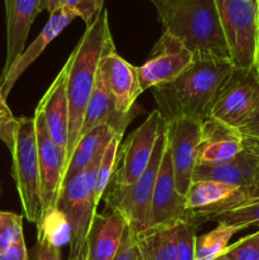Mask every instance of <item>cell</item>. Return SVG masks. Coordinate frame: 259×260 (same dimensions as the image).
<instances>
[{
	"mask_svg": "<svg viewBox=\"0 0 259 260\" xmlns=\"http://www.w3.org/2000/svg\"><path fill=\"white\" fill-rule=\"evenodd\" d=\"M225 255L231 260H259V230L229 245Z\"/></svg>",
	"mask_w": 259,
	"mask_h": 260,
	"instance_id": "4dcf8cb0",
	"label": "cell"
},
{
	"mask_svg": "<svg viewBox=\"0 0 259 260\" xmlns=\"http://www.w3.org/2000/svg\"><path fill=\"white\" fill-rule=\"evenodd\" d=\"M182 221H188L185 198L180 196L175 188L172 157L168 146H165L152 194L149 229L168 228Z\"/></svg>",
	"mask_w": 259,
	"mask_h": 260,
	"instance_id": "5bb4252c",
	"label": "cell"
},
{
	"mask_svg": "<svg viewBox=\"0 0 259 260\" xmlns=\"http://www.w3.org/2000/svg\"><path fill=\"white\" fill-rule=\"evenodd\" d=\"M234 68H255L259 40V0H216Z\"/></svg>",
	"mask_w": 259,
	"mask_h": 260,
	"instance_id": "8992f818",
	"label": "cell"
},
{
	"mask_svg": "<svg viewBox=\"0 0 259 260\" xmlns=\"http://www.w3.org/2000/svg\"><path fill=\"white\" fill-rule=\"evenodd\" d=\"M103 3L104 0H61V7L75 13L88 27L103 10Z\"/></svg>",
	"mask_w": 259,
	"mask_h": 260,
	"instance_id": "1f68e13d",
	"label": "cell"
},
{
	"mask_svg": "<svg viewBox=\"0 0 259 260\" xmlns=\"http://www.w3.org/2000/svg\"><path fill=\"white\" fill-rule=\"evenodd\" d=\"M241 135H249V136H259V109L256 113L251 117L250 121L246 124H244L240 129H239Z\"/></svg>",
	"mask_w": 259,
	"mask_h": 260,
	"instance_id": "8d00e7d4",
	"label": "cell"
},
{
	"mask_svg": "<svg viewBox=\"0 0 259 260\" xmlns=\"http://www.w3.org/2000/svg\"><path fill=\"white\" fill-rule=\"evenodd\" d=\"M36 140H37L38 161L41 174V198L43 212L57 206L58 196L62 188L65 159L58 147L50 139L45 121L38 111H35Z\"/></svg>",
	"mask_w": 259,
	"mask_h": 260,
	"instance_id": "9a60e30c",
	"label": "cell"
},
{
	"mask_svg": "<svg viewBox=\"0 0 259 260\" xmlns=\"http://www.w3.org/2000/svg\"><path fill=\"white\" fill-rule=\"evenodd\" d=\"M122 134H116L107 147L102 154L101 160H99L98 170H96V179H95V197L96 201H101L102 197L106 193L107 187L116 172L117 162H118V151L122 141Z\"/></svg>",
	"mask_w": 259,
	"mask_h": 260,
	"instance_id": "4316f807",
	"label": "cell"
},
{
	"mask_svg": "<svg viewBox=\"0 0 259 260\" xmlns=\"http://www.w3.org/2000/svg\"><path fill=\"white\" fill-rule=\"evenodd\" d=\"M126 228L121 213L112 210L96 212L86 236V260H113Z\"/></svg>",
	"mask_w": 259,
	"mask_h": 260,
	"instance_id": "ffe728a7",
	"label": "cell"
},
{
	"mask_svg": "<svg viewBox=\"0 0 259 260\" xmlns=\"http://www.w3.org/2000/svg\"><path fill=\"white\" fill-rule=\"evenodd\" d=\"M167 146L165 123L157 137L154 152L146 170L135 183L130 185H116L109 183L104 193V210L121 213L126 220L132 235L137 236L150 228V212L157 173L161 165L163 155Z\"/></svg>",
	"mask_w": 259,
	"mask_h": 260,
	"instance_id": "5b68a950",
	"label": "cell"
},
{
	"mask_svg": "<svg viewBox=\"0 0 259 260\" xmlns=\"http://www.w3.org/2000/svg\"><path fill=\"white\" fill-rule=\"evenodd\" d=\"M255 69L259 73V40H258V48H256V58H255Z\"/></svg>",
	"mask_w": 259,
	"mask_h": 260,
	"instance_id": "7bdbcfd3",
	"label": "cell"
},
{
	"mask_svg": "<svg viewBox=\"0 0 259 260\" xmlns=\"http://www.w3.org/2000/svg\"><path fill=\"white\" fill-rule=\"evenodd\" d=\"M10 118H14V116H13L12 111H10V108L8 107L7 99L3 96L2 91H0V119H10Z\"/></svg>",
	"mask_w": 259,
	"mask_h": 260,
	"instance_id": "74e56055",
	"label": "cell"
},
{
	"mask_svg": "<svg viewBox=\"0 0 259 260\" xmlns=\"http://www.w3.org/2000/svg\"><path fill=\"white\" fill-rule=\"evenodd\" d=\"M243 136V147L244 150L255 157L259 167V136H249V135H241ZM259 183V182H258ZM256 183V184H258Z\"/></svg>",
	"mask_w": 259,
	"mask_h": 260,
	"instance_id": "d590c367",
	"label": "cell"
},
{
	"mask_svg": "<svg viewBox=\"0 0 259 260\" xmlns=\"http://www.w3.org/2000/svg\"><path fill=\"white\" fill-rule=\"evenodd\" d=\"M164 32L185 43L195 55L230 60L216 0H156Z\"/></svg>",
	"mask_w": 259,
	"mask_h": 260,
	"instance_id": "7a4b0ae2",
	"label": "cell"
},
{
	"mask_svg": "<svg viewBox=\"0 0 259 260\" xmlns=\"http://www.w3.org/2000/svg\"><path fill=\"white\" fill-rule=\"evenodd\" d=\"M101 156L88 168L74 175L61 188L56 207L62 211L71 228L69 258H74L85 246L89 229L96 215L98 201L95 197V179Z\"/></svg>",
	"mask_w": 259,
	"mask_h": 260,
	"instance_id": "52a82bcc",
	"label": "cell"
},
{
	"mask_svg": "<svg viewBox=\"0 0 259 260\" xmlns=\"http://www.w3.org/2000/svg\"><path fill=\"white\" fill-rule=\"evenodd\" d=\"M245 201V189L212 180H197L185 196L188 221L200 226Z\"/></svg>",
	"mask_w": 259,
	"mask_h": 260,
	"instance_id": "4fadbf2b",
	"label": "cell"
},
{
	"mask_svg": "<svg viewBox=\"0 0 259 260\" xmlns=\"http://www.w3.org/2000/svg\"><path fill=\"white\" fill-rule=\"evenodd\" d=\"M12 155V175L19 196L23 215L36 226L43 213L41 174L35 118L14 117L0 135Z\"/></svg>",
	"mask_w": 259,
	"mask_h": 260,
	"instance_id": "277c9868",
	"label": "cell"
},
{
	"mask_svg": "<svg viewBox=\"0 0 259 260\" xmlns=\"http://www.w3.org/2000/svg\"><path fill=\"white\" fill-rule=\"evenodd\" d=\"M241 151L243 136L238 129L213 118H207L201 124L197 164H225Z\"/></svg>",
	"mask_w": 259,
	"mask_h": 260,
	"instance_id": "ac0fdd59",
	"label": "cell"
},
{
	"mask_svg": "<svg viewBox=\"0 0 259 260\" xmlns=\"http://www.w3.org/2000/svg\"><path fill=\"white\" fill-rule=\"evenodd\" d=\"M215 260H231V259H229L226 255H222V256H220V258H217V259H215Z\"/></svg>",
	"mask_w": 259,
	"mask_h": 260,
	"instance_id": "ee69618b",
	"label": "cell"
},
{
	"mask_svg": "<svg viewBox=\"0 0 259 260\" xmlns=\"http://www.w3.org/2000/svg\"><path fill=\"white\" fill-rule=\"evenodd\" d=\"M61 7V0H41L40 10H47L48 13L55 12L56 9Z\"/></svg>",
	"mask_w": 259,
	"mask_h": 260,
	"instance_id": "f35d334b",
	"label": "cell"
},
{
	"mask_svg": "<svg viewBox=\"0 0 259 260\" xmlns=\"http://www.w3.org/2000/svg\"><path fill=\"white\" fill-rule=\"evenodd\" d=\"M174 226L149 229L135 236L137 260H177Z\"/></svg>",
	"mask_w": 259,
	"mask_h": 260,
	"instance_id": "cb8c5ba5",
	"label": "cell"
},
{
	"mask_svg": "<svg viewBox=\"0 0 259 260\" xmlns=\"http://www.w3.org/2000/svg\"><path fill=\"white\" fill-rule=\"evenodd\" d=\"M76 17V14L71 10L66 9V8L60 7L56 9L55 12L50 13V18H48L47 23L40 35L35 38L32 43L25 48L22 52V55L13 62L9 70L5 73L4 76L0 78V91H2L3 96L7 99L9 95L10 90L13 86L15 85L18 79L23 75L25 70L32 65L36 61V58L45 51V48L73 22Z\"/></svg>",
	"mask_w": 259,
	"mask_h": 260,
	"instance_id": "e0dca14e",
	"label": "cell"
},
{
	"mask_svg": "<svg viewBox=\"0 0 259 260\" xmlns=\"http://www.w3.org/2000/svg\"><path fill=\"white\" fill-rule=\"evenodd\" d=\"M70 61L57 74L55 80L41 98L36 111H38L45 121L50 139L58 147L63 159L66 160L69 137V99H68V75Z\"/></svg>",
	"mask_w": 259,
	"mask_h": 260,
	"instance_id": "2e32d148",
	"label": "cell"
},
{
	"mask_svg": "<svg viewBox=\"0 0 259 260\" xmlns=\"http://www.w3.org/2000/svg\"><path fill=\"white\" fill-rule=\"evenodd\" d=\"M231 69L230 60L195 55L190 65L174 80L150 89L163 119L187 118L203 123Z\"/></svg>",
	"mask_w": 259,
	"mask_h": 260,
	"instance_id": "6da1fadb",
	"label": "cell"
},
{
	"mask_svg": "<svg viewBox=\"0 0 259 260\" xmlns=\"http://www.w3.org/2000/svg\"><path fill=\"white\" fill-rule=\"evenodd\" d=\"M197 229L198 225L189 221H182L174 226L177 260H195Z\"/></svg>",
	"mask_w": 259,
	"mask_h": 260,
	"instance_id": "f1b7e54d",
	"label": "cell"
},
{
	"mask_svg": "<svg viewBox=\"0 0 259 260\" xmlns=\"http://www.w3.org/2000/svg\"><path fill=\"white\" fill-rule=\"evenodd\" d=\"M215 222L234 226L239 231L250 226H259V198L249 200L215 218Z\"/></svg>",
	"mask_w": 259,
	"mask_h": 260,
	"instance_id": "83f0119b",
	"label": "cell"
},
{
	"mask_svg": "<svg viewBox=\"0 0 259 260\" xmlns=\"http://www.w3.org/2000/svg\"><path fill=\"white\" fill-rule=\"evenodd\" d=\"M256 198H259V183L246 190V201L256 200Z\"/></svg>",
	"mask_w": 259,
	"mask_h": 260,
	"instance_id": "ab89813d",
	"label": "cell"
},
{
	"mask_svg": "<svg viewBox=\"0 0 259 260\" xmlns=\"http://www.w3.org/2000/svg\"><path fill=\"white\" fill-rule=\"evenodd\" d=\"M41 0H4L7 25V56L2 76L25 50L28 35L33 20L40 10Z\"/></svg>",
	"mask_w": 259,
	"mask_h": 260,
	"instance_id": "d6986e66",
	"label": "cell"
},
{
	"mask_svg": "<svg viewBox=\"0 0 259 260\" xmlns=\"http://www.w3.org/2000/svg\"><path fill=\"white\" fill-rule=\"evenodd\" d=\"M201 124L187 118L165 122L167 146L172 157L175 188L184 198L192 185L193 173L198 162Z\"/></svg>",
	"mask_w": 259,
	"mask_h": 260,
	"instance_id": "7c38bea8",
	"label": "cell"
},
{
	"mask_svg": "<svg viewBox=\"0 0 259 260\" xmlns=\"http://www.w3.org/2000/svg\"><path fill=\"white\" fill-rule=\"evenodd\" d=\"M116 134H118V132L114 131L111 126L101 124L86 135H84L83 137H80L70 159H69L68 165H66L62 185L68 180H70L74 175L88 168L96 157L101 156L107 145L109 144L112 137Z\"/></svg>",
	"mask_w": 259,
	"mask_h": 260,
	"instance_id": "603a6c76",
	"label": "cell"
},
{
	"mask_svg": "<svg viewBox=\"0 0 259 260\" xmlns=\"http://www.w3.org/2000/svg\"><path fill=\"white\" fill-rule=\"evenodd\" d=\"M69 260H86V243L78 255H75L74 258H69Z\"/></svg>",
	"mask_w": 259,
	"mask_h": 260,
	"instance_id": "60d3db41",
	"label": "cell"
},
{
	"mask_svg": "<svg viewBox=\"0 0 259 260\" xmlns=\"http://www.w3.org/2000/svg\"><path fill=\"white\" fill-rule=\"evenodd\" d=\"M0 260H29L24 235L20 236L10 248H8L4 253L0 254Z\"/></svg>",
	"mask_w": 259,
	"mask_h": 260,
	"instance_id": "e575fe53",
	"label": "cell"
},
{
	"mask_svg": "<svg viewBox=\"0 0 259 260\" xmlns=\"http://www.w3.org/2000/svg\"><path fill=\"white\" fill-rule=\"evenodd\" d=\"M164 123L161 113L156 108L147 116L141 126L130 134L126 141L119 146L118 162L109 183L130 185L141 177L149 165Z\"/></svg>",
	"mask_w": 259,
	"mask_h": 260,
	"instance_id": "9c48e42d",
	"label": "cell"
},
{
	"mask_svg": "<svg viewBox=\"0 0 259 260\" xmlns=\"http://www.w3.org/2000/svg\"><path fill=\"white\" fill-rule=\"evenodd\" d=\"M13 118H10V119H0V135H2V132L4 131V128H5V126H7L8 123H9L10 121H12Z\"/></svg>",
	"mask_w": 259,
	"mask_h": 260,
	"instance_id": "b9f144b4",
	"label": "cell"
},
{
	"mask_svg": "<svg viewBox=\"0 0 259 260\" xmlns=\"http://www.w3.org/2000/svg\"><path fill=\"white\" fill-rule=\"evenodd\" d=\"M195 58V53L182 40L163 30L147 61L137 68L141 93L170 83L183 73Z\"/></svg>",
	"mask_w": 259,
	"mask_h": 260,
	"instance_id": "8fae6325",
	"label": "cell"
},
{
	"mask_svg": "<svg viewBox=\"0 0 259 260\" xmlns=\"http://www.w3.org/2000/svg\"><path fill=\"white\" fill-rule=\"evenodd\" d=\"M37 236L57 249L70 244L71 228L62 211L57 207L46 210L37 225Z\"/></svg>",
	"mask_w": 259,
	"mask_h": 260,
	"instance_id": "484cf974",
	"label": "cell"
},
{
	"mask_svg": "<svg viewBox=\"0 0 259 260\" xmlns=\"http://www.w3.org/2000/svg\"><path fill=\"white\" fill-rule=\"evenodd\" d=\"M238 229L234 226L217 223L213 230L196 238V258L195 260H215L225 255L226 249L230 245V240Z\"/></svg>",
	"mask_w": 259,
	"mask_h": 260,
	"instance_id": "d4e9b609",
	"label": "cell"
},
{
	"mask_svg": "<svg viewBox=\"0 0 259 260\" xmlns=\"http://www.w3.org/2000/svg\"><path fill=\"white\" fill-rule=\"evenodd\" d=\"M109 35L108 13L103 8L94 22L86 27L83 37L68 57L70 61L68 75L69 137L65 169L78 144L86 104L95 85L104 42Z\"/></svg>",
	"mask_w": 259,
	"mask_h": 260,
	"instance_id": "3957f363",
	"label": "cell"
},
{
	"mask_svg": "<svg viewBox=\"0 0 259 260\" xmlns=\"http://www.w3.org/2000/svg\"><path fill=\"white\" fill-rule=\"evenodd\" d=\"M23 236V215L0 211V254Z\"/></svg>",
	"mask_w": 259,
	"mask_h": 260,
	"instance_id": "f546056e",
	"label": "cell"
},
{
	"mask_svg": "<svg viewBox=\"0 0 259 260\" xmlns=\"http://www.w3.org/2000/svg\"><path fill=\"white\" fill-rule=\"evenodd\" d=\"M113 260H137L136 243H135V236L130 231L128 226L126 228L122 238L121 245Z\"/></svg>",
	"mask_w": 259,
	"mask_h": 260,
	"instance_id": "836d02e7",
	"label": "cell"
},
{
	"mask_svg": "<svg viewBox=\"0 0 259 260\" xmlns=\"http://www.w3.org/2000/svg\"><path fill=\"white\" fill-rule=\"evenodd\" d=\"M259 109V73L255 68L231 69L215 96L208 118L235 129L248 123Z\"/></svg>",
	"mask_w": 259,
	"mask_h": 260,
	"instance_id": "ba28073f",
	"label": "cell"
},
{
	"mask_svg": "<svg viewBox=\"0 0 259 260\" xmlns=\"http://www.w3.org/2000/svg\"><path fill=\"white\" fill-rule=\"evenodd\" d=\"M29 260H62L61 259V249L55 248L48 244L45 239L37 236V241H36Z\"/></svg>",
	"mask_w": 259,
	"mask_h": 260,
	"instance_id": "d6a6232c",
	"label": "cell"
},
{
	"mask_svg": "<svg viewBox=\"0 0 259 260\" xmlns=\"http://www.w3.org/2000/svg\"><path fill=\"white\" fill-rule=\"evenodd\" d=\"M132 118L134 117H123L117 113L113 99H112L111 94L108 93L98 74L94 90L91 93L88 104H86L78 141L80 140V137H83L84 135H86L101 124H108L114 131L123 135Z\"/></svg>",
	"mask_w": 259,
	"mask_h": 260,
	"instance_id": "7402d4cb",
	"label": "cell"
},
{
	"mask_svg": "<svg viewBox=\"0 0 259 260\" xmlns=\"http://www.w3.org/2000/svg\"><path fill=\"white\" fill-rule=\"evenodd\" d=\"M197 180H212L248 190L259 182L258 162L255 157L243 147V151L235 159L225 164H197L193 173V182Z\"/></svg>",
	"mask_w": 259,
	"mask_h": 260,
	"instance_id": "44dd1931",
	"label": "cell"
},
{
	"mask_svg": "<svg viewBox=\"0 0 259 260\" xmlns=\"http://www.w3.org/2000/svg\"><path fill=\"white\" fill-rule=\"evenodd\" d=\"M98 74L113 99L117 113L135 118L139 113L135 102L141 94L137 68L117 53L112 33L104 42Z\"/></svg>",
	"mask_w": 259,
	"mask_h": 260,
	"instance_id": "30bf717a",
	"label": "cell"
},
{
	"mask_svg": "<svg viewBox=\"0 0 259 260\" xmlns=\"http://www.w3.org/2000/svg\"><path fill=\"white\" fill-rule=\"evenodd\" d=\"M151 2H152V3H154V2H156V0H151Z\"/></svg>",
	"mask_w": 259,
	"mask_h": 260,
	"instance_id": "f6af8a7d",
	"label": "cell"
}]
</instances>
